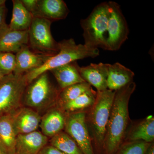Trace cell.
<instances>
[{
  "mask_svg": "<svg viewBox=\"0 0 154 154\" xmlns=\"http://www.w3.org/2000/svg\"><path fill=\"white\" fill-rule=\"evenodd\" d=\"M136 88L134 82L115 91L107 124L104 154H114L124 142L131 122L129 116L130 99Z\"/></svg>",
  "mask_w": 154,
  "mask_h": 154,
  "instance_id": "obj_1",
  "label": "cell"
},
{
  "mask_svg": "<svg viewBox=\"0 0 154 154\" xmlns=\"http://www.w3.org/2000/svg\"><path fill=\"white\" fill-rule=\"evenodd\" d=\"M115 91L98 92L94 105L86 112V123L94 154H104L107 124Z\"/></svg>",
  "mask_w": 154,
  "mask_h": 154,
  "instance_id": "obj_2",
  "label": "cell"
},
{
  "mask_svg": "<svg viewBox=\"0 0 154 154\" xmlns=\"http://www.w3.org/2000/svg\"><path fill=\"white\" fill-rule=\"evenodd\" d=\"M59 51L50 57L43 65L25 74L28 85L43 73L79 60L96 57L99 54V49L87 47L85 45L77 44L74 39H64L58 42Z\"/></svg>",
  "mask_w": 154,
  "mask_h": 154,
  "instance_id": "obj_3",
  "label": "cell"
},
{
  "mask_svg": "<svg viewBox=\"0 0 154 154\" xmlns=\"http://www.w3.org/2000/svg\"><path fill=\"white\" fill-rule=\"evenodd\" d=\"M51 83L48 72L43 73L28 84L26 87L22 102L39 113L57 105L60 91Z\"/></svg>",
  "mask_w": 154,
  "mask_h": 154,
  "instance_id": "obj_4",
  "label": "cell"
},
{
  "mask_svg": "<svg viewBox=\"0 0 154 154\" xmlns=\"http://www.w3.org/2000/svg\"><path fill=\"white\" fill-rule=\"evenodd\" d=\"M109 17L108 2H104L96 6L86 19L81 20L85 45L105 50Z\"/></svg>",
  "mask_w": 154,
  "mask_h": 154,
  "instance_id": "obj_5",
  "label": "cell"
},
{
  "mask_svg": "<svg viewBox=\"0 0 154 154\" xmlns=\"http://www.w3.org/2000/svg\"><path fill=\"white\" fill-rule=\"evenodd\" d=\"M28 85L25 75L12 73L0 80V115L12 113L22 107Z\"/></svg>",
  "mask_w": 154,
  "mask_h": 154,
  "instance_id": "obj_6",
  "label": "cell"
},
{
  "mask_svg": "<svg viewBox=\"0 0 154 154\" xmlns=\"http://www.w3.org/2000/svg\"><path fill=\"white\" fill-rule=\"evenodd\" d=\"M51 23L44 18L33 17L28 30V45L33 51L51 56L58 52V42L54 38L51 31Z\"/></svg>",
  "mask_w": 154,
  "mask_h": 154,
  "instance_id": "obj_7",
  "label": "cell"
},
{
  "mask_svg": "<svg viewBox=\"0 0 154 154\" xmlns=\"http://www.w3.org/2000/svg\"><path fill=\"white\" fill-rule=\"evenodd\" d=\"M109 17L105 50H118L128 38L129 31L120 6L114 2H108Z\"/></svg>",
  "mask_w": 154,
  "mask_h": 154,
  "instance_id": "obj_8",
  "label": "cell"
},
{
  "mask_svg": "<svg viewBox=\"0 0 154 154\" xmlns=\"http://www.w3.org/2000/svg\"><path fill=\"white\" fill-rule=\"evenodd\" d=\"M85 117V112L67 115L64 131L75 142L83 154H94Z\"/></svg>",
  "mask_w": 154,
  "mask_h": 154,
  "instance_id": "obj_9",
  "label": "cell"
},
{
  "mask_svg": "<svg viewBox=\"0 0 154 154\" xmlns=\"http://www.w3.org/2000/svg\"><path fill=\"white\" fill-rule=\"evenodd\" d=\"M11 114L17 136L36 131L39 127L41 115L31 108L22 106Z\"/></svg>",
  "mask_w": 154,
  "mask_h": 154,
  "instance_id": "obj_10",
  "label": "cell"
},
{
  "mask_svg": "<svg viewBox=\"0 0 154 154\" xmlns=\"http://www.w3.org/2000/svg\"><path fill=\"white\" fill-rule=\"evenodd\" d=\"M15 55L16 67L13 73L17 75H24L38 68L51 57L34 52L28 45L23 47Z\"/></svg>",
  "mask_w": 154,
  "mask_h": 154,
  "instance_id": "obj_11",
  "label": "cell"
},
{
  "mask_svg": "<svg viewBox=\"0 0 154 154\" xmlns=\"http://www.w3.org/2000/svg\"><path fill=\"white\" fill-rule=\"evenodd\" d=\"M69 12L66 4L63 0H38L33 16L52 22L66 19Z\"/></svg>",
  "mask_w": 154,
  "mask_h": 154,
  "instance_id": "obj_12",
  "label": "cell"
},
{
  "mask_svg": "<svg viewBox=\"0 0 154 154\" xmlns=\"http://www.w3.org/2000/svg\"><path fill=\"white\" fill-rule=\"evenodd\" d=\"M66 114L57 105L51 107L41 116L39 127L42 133L51 138L62 131L65 126Z\"/></svg>",
  "mask_w": 154,
  "mask_h": 154,
  "instance_id": "obj_13",
  "label": "cell"
},
{
  "mask_svg": "<svg viewBox=\"0 0 154 154\" xmlns=\"http://www.w3.org/2000/svg\"><path fill=\"white\" fill-rule=\"evenodd\" d=\"M79 71L83 80L96 88L97 91L107 90L108 63H92L86 66H80Z\"/></svg>",
  "mask_w": 154,
  "mask_h": 154,
  "instance_id": "obj_14",
  "label": "cell"
},
{
  "mask_svg": "<svg viewBox=\"0 0 154 154\" xmlns=\"http://www.w3.org/2000/svg\"><path fill=\"white\" fill-rule=\"evenodd\" d=\"M154 117L150 115L134 122L131 121L127 131L124 142L143 141L154 143Z\"/></svg>",
  "mask_w": 154,
  "mask_h": 154,
  "instance_id": "obj_15",
  "label": "cell"
},
{
  "mask_svg": "<svg viewBox=\"0 0 154 154\" xmlns=\"http://www.w3.org/2000/svg\"><path fill=\"white\" fill-rule=\"evenodd\" d=\"M28 44V30H11L8 25L0 33V53H11L16 54Z\"/></svg>",
  "mask_w": 154,
  "mask_h": 154,
  "instance_id": "obj_16",
  "label": "cell"
},
{
  "mask_svg": "<svg viewBox=\"0 0 154 154\" xmlns=\"http://www.w3.org/2000/svg\"><path fill=\"white\" fill-rule=\"evenodd\" d=\"M48 142V138L38 131L18 135L16 139V153L38 154Z\"/></svg>",
  "mask_w": 154,
  "mask_h": 154,
  "instance_id": "obj_17",
  "label": "cell"
},
{
  "mask_svg": "<svg viewBox=\"0 0 154 154\" xmlns=\"http://www.w3.org/2000/svg\"><path fill=\"white\" fill-rule=\"evenodd\" d=\"M134 73L119 63H108L107 88L116 91L133 82Z\"/></svg>",
  "mask_w": 154,
  "mask_h": 154,
  "instance_id": "obj_18",
  "label": "cell"
},
{
  "mask_svg": "<svg viewBox=\"0 0 154 154\" xmlns=\"http://www.w3.org/2000/svg\"><path fill=\"white\" fill-rule=\"evenodd\" d=\"M76 61L58 67L50 71L53 75L61 90L72 85L85 82L80 75Z\"/></svg>",
  "mask_w": 154,
  "mask_h": 154,
  "instance_id": "obj_19",
  "label": "cell"
},
{
  "mask_svg": "<svg viewBox=\"0 0 154 154\" xmlns=\"http://www.w3.org/2000/svg\"><path fill=\"white\" fill-rule=\"evenodd\" d=\"M17 137L11 113L0 115V146L5 154L16 153Z\"/></svg>",
  "mask_w": 154,
  "mask_h": 154,
  "instance_id": "obj_20",
  "label": "cell"
},
{
  "mask_svg": "<svg viewBox=\"0 0 154 154\" xmlns=\"http://www.w3.org/2000/svg\"><path fill=\"white\" fill-rule=\"evenodd\" d=\"M97 91L93 88L70 102L58 106L67 115L79 112H87L96 101Z\"/></svg>",
  "mask_w": 154,
  "mask_h": 154,
  "instance_id": "obj_21",
  "label": "cell"
},
{
  "mask_svg": "<svg viewBox=\"0 0 154 154\" xmlns=\"http://www.w3.org/2000/svg\"><path fill=\"white\" fill-rule=\"evenodd\" d=\"M12 2L13 14L9 28L18 31L28 30L33 21V15L25 8L21 0H13Z\"/></svg>",
  "mask_w": 154,
  "mask_h": 154,
  "instance_id": "obj_22",
  "label": "cell"
},
{
  "mask_svg": "<svg viewBox=\"0 0 154 154\" xmlns=\"http://www.w3.org/2000/svg\"><path fill=\"white\" fill-rule=\"evenodd\" d=\"M49 143L65 154H83L75 142L64 131L51 138Z\"/></svg>",
  "mask_w": 154,
  "mask_h": 154,
  "instance_id": "obj_23",
  "label": "cell"
},
{
  "mask_svg": "<svg viewBox=\"0 0 154 154\" xmlns=\"http://www.w3.org/2000/svg\"><path fill=\"white\" fill-rule=\"evenodd\" d=\"M92 88V86L85 82L74 84L60 90L58 97L57 106L74 100Z\"/></svg>",
  "mask_w": 154,
  "mask_h": 154,
  "instance_id": "obj_24",
  "label": "cell"
},
{
  "mask_svg": "<svg viewBox=\"0 0 154 154\" xmlns=\"http://www.w3.org/2000/svg\"><path fill=\"white\" fill-rule=\"evenodd\" d=\"M152 143L141 140L124 142L114 154H146Z\"/></svg>",
  "mask_w": 154,
  "mask_h": 154,
  "instance_id": "obj_25",
  "label": "cell"
},
{
  "mask_svg": "<svg viewBox=\"0 0 154 154\" xmlns=\"http://www.w3.org/2000/svg\"><path fill=\"white\" fill-rule=\"evenodd\" d=\"M16 64L15 54L11 53H0V72L4 76L14 73Z\"/></svg>",
  "mask_w": 154,
  "mask_h": 154,
  "instance_id": "obj_26",
  "label": "cell"
},
{
  "mask_svg": "<svg viewBox=\"0 0 154 154\" xmlns=\"http://www.w3.org/2000/svg\"><path fill=\"white\" fill-rule=\"evenodd\" d=\"M38 0H21L22 5L33 15L37 6Z\"/></svg>",
  "mask_w": 154,
  "mask_h": 154,
  "instance_id": "obj_27",
  "label": "cell"
},
{
  "mask_svg": "<svg viewBox=\"0 0 154 154\" xmlns=\"http://www.w3.org/2000/svg\"><path fill=\"white\" fill-rule=\"evenodd\" d=\"M38 154H65L55 147L51 145H46L44 146Z\"/></svg>",
  "mask_w": 154,
  "mask_h": 154,
  "instance_id": "obj_28",
  "label": "cell"
},
{
  "mask_svg": "<svg viewBox=\"0 0 154 154\" xmlns=\"http://www.w3.org/2000/svg\"><path fill=\"white\" fill-rule=\"evenodd\" d=\"M6 13L5 5L0 6V33L8 25L5 22Z\"/></svg>",
  "mask_w": 154,
  "mask_h": 154,
  "instance_id": "obj_29",
  "label": "cell"
},
{
  "mask_svg": "<svg viewBox=\"0 0 154 154\" xmlns=\"http://www.w3.org/2000/svg\"><path fill=\"white\" fill-rule=\"evenodd\" d=\"M146 154H154V143H153L149 148Z\"/></svg>",
  "mask_w": 154,
  "mask_h": 154,
  "instance_id": "obj_30",
  "label": "cell"
},
{
  "mask_svg": "<svg viewBox=\"0 0 154 154\" xmlns=\"http://www.w3.org/2000/svg\"><path fill=\"white\" fill-rule=\"evenodd\" d=\"M5 2L6 1L5 0H0V6L5 5Z\"/></svg>",
  "mask_w": 154,
  "mask_h": 154,
  "instance_id": "obj_31",
  "label": "cell"
},
{
  "mask_svg": "<svg viewBox=\"0 0 154 154\" xmlns=\"http://www.w3.org/2000/svg\"><path fill=\"white\" fill-rule=\"evenodd\" d=\"M4 76H4V75H3L1 73V72H0V80L2 79L3 77Z\"/></svg>",
  "mask_w": 154,
  "mask_h": 154,
  "instance_id": "obj_32",
  "label": "cell"
},
{
  "mask_svg": "<svg viewBox=\"0 0 154 154\" xmlns=\"http://www.w3.org/2000/svg\"><path fill=\"white\" fill-rule=\"evenodd\" d=\"M0 154H5V153L3 152L0 146Z\"/></svg>",
  "mask_w": 154,
  "mask_h": 154,
  "instance_id": "obj_33",
  "label": "cell"
},
{
  "mask_svg": "<svg viewBox=\"0 0 154 154\" xmlns=\"http://www.w3.org/2000/svg\"><path fill=\"white\" fill-rule=\"evenodd\" d=\"M16 154V153H15V154Z\"/></svg>",
  "mask_w": 154,
  "mask_h": 154,
  "instance_id": "obj_34",
  "label": "cell"
}]
</instances>
